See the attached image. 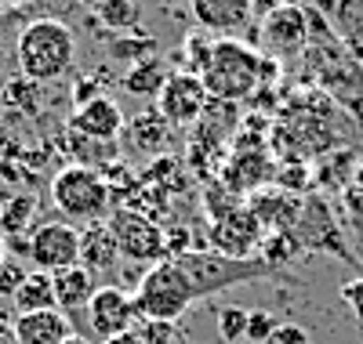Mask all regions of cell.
Instances as JSON below:
<instances>
[{"mask_svg": "<svg viewBox=\"0 0 363 344\" xmlns=\"http://www.w3.org/2000/svg\"><path fill=\"white\" fill-rule=\"evenodd\" d=\"M15 62H18V73L29 84L66 80L77 69V37H73V29L66 22H58V18L29 22L15 40Z\"/></svg>", "mask_w": 363, "mask_h": 344, "instance_id": "1", "label": "cell"}, {"mask_svg": "<svg viewBox=\"0 0 363 344\" xmlns=\"http://www.w3.org/2000/svg\"><path fill=\"white\" fill-rule=\"evenodd\" d=\"M211 102H251V95L262 87V51L236 40V37H222L211 47V58L200 73Z\"/></svg>", "mask_w": 363, "mask_h": 344, "instance_id": "2", "label": "cell"}, {"mask_svg": "<svg viewBox=\"0 0 363 344\" xmlns=\"http://www.w3.org/2000/svg\"><path fill=\"white\" fill-rule=\"evenodd\" d=\"M200 301L189 272L182 268V261L164 258L157 265H149L142 283L135 287V311L138 319H157V323H178L186 311Z\"/></svg>", "mask_w": 363, "mask_h": 344, "instance_id": "3", "label": "cell"}, {"mask_svg": "<svg viewBox=\"0 0 363 344\" xmlns=\"http://www.w3.org/2000/svg\"><path fill=\"white\" fill-rule=\"evenodd\" d=\"M51 203L66 222H80V225H95L106 222L113 210V196L106 189V181L95 167H80L69 164L51 178Z\"/></svg>", "mask_w": 363, "mask_h": 344, "instance_id": "4", "label": "cell"}, {"mask_svg": "<svg viewBox=\"0 0 363 344\" xmlns=\"http://www.w3.org/2000/svg\"><path fill=\"white\" fill-rule=\"evenodd\" d=\"M182 261V268L189 272L193 279V287L203 297H215L229 287H240V283H251V279H269V275H277L262 258H247V261H233V258H222L215 254V250H193V254L186 258H174Z\"/></svg>", "mask_w": 363, "mask_h": 344, "instance_id": "5", "label": "cell"}, {"mask_svg": "<svg viewBox=\"0 0 363 344\" xmlns=\"http://www.w3.org/2000/svg\"><path fill=\"white\" fill-rule=\"evenodd\" d=\"M106 229L113 232L116 239V250H120V258H128L135 265H157L164 261V225L157 222H149V217L128 210V207H113L109 217H106Z\"/></svg>", "mask_w": 363, "mask_h": 344, "instance_id": "6", "label": "cell"}, {"mask_svg": "<svg viewBox=\"0 0 363 344\" xmlns=\"http://www.w3.org/2000/svg\"><path fill=\"white\" fill-rule=\"evenodd\" d=\"M265 239V229L255 217V210L247 203L233 207L229 214H222L218 222L207 225V236H203V246L215 250L222 258H233V261H247V258H258V246Z\"/></svg>", "mask_w": 363, "mask_h": 344, "instance_id": "7", "label": "cell"}, {"mask_svg": "<svg viewBox=\"0 0 363 344\" xmlns=\"http://www.w3.org/2000/svg\"><path fill=\"white\" fill-rule=\"evenodd\" d=\"M26 261L37 272H62L80 265V229L69 222H40L26 239Z\"/></svg>", "mask_w": 363, "mask_h": 344, "instance_id": "8", "label": "cell"}, {"mask_svg": "<svg viewBox=\"0 0 363 344\" xmlns=\"http://www.w3.org/2000/svg\"><path fill=\"white\" fill-rule=\"evenodd\" d=\"M157 113L171 123V127H193V123L207 113L211 105V95H207V87L196 73H186V69H174L167 73L164 87H160V95L153 98Z\"/></svg>", "mask_w": 363, "mask_h": 344, "instance_id": "9", "label": "cell"}, {"mask_svg": "<svg viewBox=\"0 0 363 344\" xmlns=\"http://www.w3.org/2000/svg\"><path fill=\"white\" fill-rule=\"evenodd\" d=\"M87 330L95 333V340H113L120 333H128L135 323H138V311H135V294H128L120 283H106L91 294L87 308Z\"/></svg>", "mask_w": 363, "mask_h": 344, "instance_id": "10", "label": "cell"}, {"mask_svg": "<svg viewBox=\"0 0 363 344\" xmlns=\"http://www.w3.org/2000/svg\"><path fill=\"white\" fill-rule=\"evenodd\" d=\"M294 239L301 243V250H323V254H342L345 261H352V254L342 246V229L330 214L323 196H301L298 217H294Z\"/></svg>", "mask_w": 363, "mask_h": 344, "instance_id": "11", "label": "cell"}, {"mask_svg": "<svg viewBox=\"0 0 363 344\" xmlns=\"http://www.w3.org/2000/svg\"><path fill=\"white\" fill-rule=\"evenodd\" d=\"M262 47L269 58H291L309 47V18L301 4H277L262 22Z\"/></svg>", "mask_w": 363, "mask_h": 344, "instance_id": "12", "label": "cell"}, {"mask_svg": "<svg viewBox=\"0 0 363 344\" xmlns=\"http://www.w3.org/2000/svg\"><path fill=\"white\" fill-rule=\"evenodd\" d=\"M222 185L233 196H255L265 185L277 178V167H272V156L265 149H233V156H225L222 164Z\"/></svg>", "mask_w": 363, "mask_h": 344, "instance_id": "13", "label": "cell"}, {"mask_svg": "<svg viewBox=\"0 0 363 344\" xmlns=\"http://www.w3.org/2000/svg\"><path fill=\"white\" fill-rule=\"evenodd\" d=\"M124 109H120L109 95H99V98H91L84 105L73 109L69 123L66 127L80 138H91V142H102V145H120V134H124Z\"/></svg>", "mask_w": 363, "mask_h": 344, "instance_id": "14", "label": "cell"}, {"mask_svg": "<svg viewBox=\"0 0 363 344\" xmlns=\"http://www.w3.org/2000/svg\"><path fill=\"white\" fill-rule=\"evenodd\" d=\"M189 15L203 33L236 37L255 18V0H189Z\"/></svg>", "mask_w": 363, "mask_h": 344, "instance_id": "15", "label": "cell"}, {"mask_svg": "<svg viewBox=\"0 0 363 344\" xmlns=\"http://www.w3.org/2000/svg\"><path fill=\"white\" fill-rule=\"evenodd\" d=\"M171 131H174V127L157 113V105H149V109H142L138 116H131V120L124 123V134H120V149L157 160V156H164L167 145H171Z\"/></svg>", "mask_w": 363, "mask_h": 344, "instance_id": "16", "label": "cell"}, {"mask_svg": "<svg viewBox=\"0 0 363 344\" xmlns=\"http://www.w3.org/2000/svg\"><path fill=\"white\" fill-rule=\"evenodd\" d=\"M15 344H66L73 337V319H66L58 308L48 311H22L11 319Z\"/></svg>", "mask_w": 363, "mask_h": 344, "instance_id": "17", "label": "cell"}, {"mask_svg": "<svg viewBox=\"0 0 363 344\" xmlns=\"http://www.w3.org/2000/svg\"><path fill=\"white\" fill-rule=\"evenodd\" d=\"M51 290H55V308L62 311L66 319H73L77 311L87 308L91 294L99 290V283L87 268L73 265V268H62V272H51Z\"/></svg>", "mask_w": 363, "mask_h": 344, "instance_id": "18", "label": "cell"}, {"mask_svg": "<svg viewBox=\"0 0 363 344\" xmlns=\"http://www.w3.org/2000/svg\"><path fill=\"white\" fill-rule=\"evenodd\" d=\"M116 265H120V250H116V239L106 229V222L84 225L80 229V268H87L99 279V275L116 272Z\"/></svg>", "mask_w": 363, "mask_h": 344, "instance_id": "19", "label": "cell"}, {"mask_svg": "<svg viewBox=\"0 0 363 344\" xmlns=\"http://www.w3.org/2000/svg\"><path fill=\"white\" fill-rule=\"evenodd\" d=\"M11 308H15V316H22V311H48V308H55L51 275L29 268V275L22 279V287H18L15 297H11Z\"/></svg>", "mask_w": 363, "mask_h": 344, "instance_id": "20", "label": "cell"}, {"mask_svg": "<svg viewBox=\"0 0 363 344\" xmlns=\"http://www.w3.org/2000/svg\"><path fill=\"white\" fill-rule=\"evenodd\" d=\"M33 214H37V196H11L0 207V236L4 239H26L33 232Z\"/></svg>", "mask_w": 363, "mask_h": 344, "instance_id": "21", "label": "cell"}, {"mask_svg": "<svg viewBox=\"0 0 363 344\" xmlns=\"http://www.w3.org/2000/svg\"><path fill=\"white\" fill-rule=\"evenodd\" d=\"M164 80H167V69H164V62H157V58H145V62H131V69L124 73V91H131V95H138V98H149L153 102L157 95H160V87H164Z\"/></svg>", "mask_w": 363, "mask_h": 344, "instance_id": "22", "label": "cell"}, {"mask_svg": "<svg viewBox=\"0 0 363 344\" xmlns=\"http://www.w3.org/2000/svg\"><path fill=\"white\" fill-rule=\"evenodd\" d=\"M145 185H157L160 193H186V185H189V178H186V167H182V160L178 156H171V152H164V156H157V160H149V167L138 174Z\"/></svg>", "mask_w": 363, "mask_h": 344, "instance_id": "23", "label": "cell"}, {"mask_svg": "<svg viewBox=\"0 0 363 344\" xmlns=\"http://www.w3.org/2000/svg\"><path fill=\"white\" fill-rule=\"evenodd\" d=\"M95 15L106 29H113V33H128V29H135L142 22L138 0H102V4L95 8Z\"/></svg>", "mask_w": 363, "mask_h": 344, "instance_id": "24", "label": "cell"}, {"mask_svg": "<svg viewBox=\"0 0 363 344\" xmlns=\"http://www.w3.org/2000/svg\"><path fill=\"white\" fill-rule=\"evenodd\" d=\"M218 337L225 344H240V340H247V308H240V304H225L218 308Z\"/></svg>", "mask_w": 363, "mask_h": 344, "instance_id": "25", "label": "cell"}, {"mask_svg": "<svg viewBox=\"0 0 363 344\" xmlns=\"http://www.w3.org/2000/svg\"><path fill=\"white\" fill-rule=\"evenodd\" d=\"M193 250H200V246L193 243L189 225H164V254L167 258H186V254H193Z\"/></svg>", "mask_w": 363, "mask_h": 344, "instance_id": "26", "label": "cell"}, {"mask_svg": "<svg viewBox=\"0 0 363 344\" xmlns=\"http://www.w3.org/2000/svg\"><path fill=\"white\" fill-rule=\"evenodd\" d=\"M277 326H280V316H272L265 308H247V340L251 344H265Z\"/></svg>", "mask_w": 363, "mask_h": 344, "instance_id": "27", "label": "cell"}, {"mask_svg": "<svg viewBox=\"0 0 363 344\" xmlns=\"http://www.w3.org/2000/svg\"><path fill=\"white\" fill-rule=\"evenodd\" d=\"M138 330H142V340H145V344H186V340H182V330H178V323L138 319Z\"/></svg>", "mask_w": 363, "mask_h": 344, "instance_id": "28", "label": "cell"}, {"mask_svg": "<svg viewBox=\"0 0 363 344\" xmlns=\"http://www.w3.org/2000/svg\"><path fill=\"white\" fill-rule=\"evenodd\" d=\"M211 47H215V40H207L203 33H189L186 37V55H189V66H186V73H203V66H207V58H211Z\"/></svg>", "mask_w": 363, "mask_h": 344, "instance_id": "29", "label": "cell"}, {"mask_svg": "<svg viewBox=\"0 0 363 344\" xmlns=\"http://www.w3.org/2000/svg\"><path fill=\"white\" fill-rule=\"evenodd\" d=\"M26 275H29V268H26L22 261L4 258V265H0V297L11 301V297H15V290L22 287V279H26Z\"/></svg>", "mask_w": 363, "mask_h": 344, "instance_id": "30", "label": "cell"}, {"mask_svg": "<svg viewBox=\"0 0 363 344\" xmlns=\"http://www.w3.org/2000/svg\"><path fill=\"white\" fill-rule=\"evenodd\" d=\"M265 344H313V340H309V330H306V326H298V323H280Z\"/></svg>", "mask_w": 363, "mask_h": 344, "instance_id": "31", "label": "cell"}, {"mask_svg": "<svg viewBox=\"0 0 363 344\" xmlns=\"http://www.w3.org/2000/svg\"><path fill=\"white\" fill-rule=\"evenodd\" d=\"M342 196H345V207H349L352 214H363V164H359V167L352 171V178L345 181Z\"/></svg>", "mask_w": 363, "mask_h": 344, "instance_id": "32", "label": "cell"}, {"mask_svg": "<svg viewBox=\"0 0 363 344\" xmlns=\"http://www.w3.org/2000/svg\"><path fill=\"white\" fill-rule=\"evenodd\" d=\"M106 344H145V340H142V330H138V323H135L128 333H120V337H113V340H106Z\"/></svg>", "mask_w": 363, "mask_h": 344, "instance_id": "33", "label": "cell"}, {"mask_svg": "<svg viewBox=\"0 0 363 344\" xmlns=\"http://www.w3.org/2000/svg\"><path fill=\"white\" fill-rule=\"evenodd\" d=\"M0 344H15V330L8 316H0Z\"/></svg>", "mask_w": 363, "mask_h": 344, "instance_id": "34", "label": "cell"}, {"mask_svg": "<svg viewBox=\"0 0 363 344\" xmlns=\"http://www.w3.org/2000/svg\"><path fill=\"white\" fill-rule=\"evenodd\" d=\"M66 344H95V340H87V337H80V333H73V337H69Z\"/></svg>", "mask_w": 363, "mask_h": 344, "instance_id": "35", "label": "cell"}, {"mask_svg": "<svg viewBox=\"0 0 363 344\" xmlns=\"http://www.w3.org/2000/svg\"><path fill=\"white\" fill-rule=\"evenodd\" d=\"M4 258H8V239L0 236V265H4Z\"/></svg>", "mask_w": 363, "mask_h": 344, "instance_id": "36", "label": "cell"}, {"mask_svg": "<svg viewBox=\"0 0 363 344\" xmlns=\"http://www.w3.org/2000/svg\"><path fill=\"white\" fill-rule=\"evenodd\" d=\"M0 4H11V8H18V4H29V0H0Z\"/></svg>", "mask_w": 363, "mask_h": 344, "instance_id": "37", "label": "cell"}, {"mask_svg": "<svg viewBox=\"0 0 363 344\" xmlns=\"http://www.w3.org/2000/svg\"><path fill=\"white\" fill-rule=\"evenodd\" d=\"M167 8H178V4H189V0H164Z\"/></svg>", "mask_w": 363, "mask_h": 344, "instance_id": "38", "label": "cell"}, {"mask_svg": "<svg viewBox=\"0 0 363 344\" xmlns=\"http://www.w3.org/2000/svg\"><path fill=\"white\" fill-rule=\"evenodd\" d=\"M84 4H87V8H99V4H102V0H84Z\"/></svg>", "mask_w": 363, "mask_h": 344, "instance_id": "39", "label": "cell"}, {"mask_svg": "<svg viewBox=\"0 0 363 344\" xmlns=\"http://www.w3.org/2000/svg\"><path fill=\"white\" fill-rule=\"evenodd\" d=\"M287 4H298V0H287Z\"/></svg>", "mask_w": 363, "mask_h": 344, "instance_id": "40", "label": "cell"}, {"mask_svg": "<svg viewBox=\"0 0 363 344\" xmlns=\"http://www.w3.org/2000/svg\"><path fill=\"white\" fill-rule=\"evenodd\" d=\"M186 344H189V340H186Z\"/></svg>", "mask_w": 363, "mask_h": 344, "instance_id": "41", "label": "cell"}]
</instances>
